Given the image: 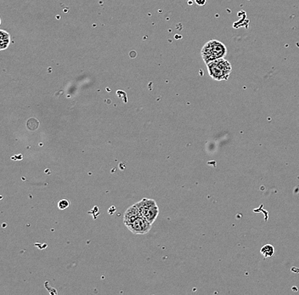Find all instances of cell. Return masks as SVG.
<instances>
[{
  "label": "cell",
  "mask_w": 299,
  "mask_h": 295,
  "mask_svg": "<svg viewBox=\"0 0 299 295\" xmlns=\"http://www.w3.org/2000/svg\"><path fill=\"white\" fill-rule=\"evenodd\" d=\"M261 254L264 255V258L272 257L275 254L274 246L270 245V244L264 245L261 249Z\"/></svg>",
  "instance_id": "obj_7"
},
{
  "label": "cell",
  "mask_w": 299,
  "mask_h": 295,
  "mask_svg": "<svg viewBox=\"0 0 299 295\" xmlns=\"http://www.w3.org/2000/svg\"><path fill=\"white\" fill-rule=\"evenodd\" d=\"M11 42V38L9 32L4 30H0V50H4L8 49Z\"/></svg>",
  "instance_id": "obj_6"
},
{
  "label": "cell",
  "mask_w": 299,
  "mask_h": 295,
  "mask_svg": "<svg viewBox=\"0 0 299 295\" xmlns=\"http://www.w3.org/2000/svg\"><path fill=\"white\" fill-rule=\"evenodd\" d=\"M142 216L141 213H140V209L136 204L133 205L131 207H128V209L126 210L123 215V222H124L125 225H130L132 223L134 222L135 219H138L139 217Z\"/></svg>",
  "instance_id": "obj_5"
},
{
  "label": "cell",
  "mask_w": 299,
  "mask_h": 295,
  "mask_svg": "<svg viewBox=\"0 0 299 295\" xmlns=\"http://www.w3.org/2000/svg\"><path fill=\"white\" fill-rule=\"evenodd\" d=\"M200 55L204 63L207 65L218 59L224 58L227 55V48L222 42L212 39L204 44Z\"/></svg>",
  "instance_id": "obj_1"
},
{
  "label": "cell",
  "mask_w": 299,
  "mask_h": 295,
  "mask_svg": "<svg viewBox=\"0 0 299 295\" xmlns=\"http://www.w3.org/2000/svg\"><path fill=\"white\" fill-rule=\"evenodd\" d=\"M207 0H196V3L199 6L205 5L206 3Z\"/></svg>",
  "instance_id": "obj_9"
},
{
  "label": "cell",
  "mask_w": 299,
  "mask_h": 295,
  "mask_svg": "<svg viewBox=\"0 0 299 295\" xmlns=\"http://www.w3.org/2000/svg\"><path fill=\"white\" fill-rule=\"evenodd\" d=\"M210 77L216 81L228 80L232 72V66L226 59L221 58L206 65Z\"/></svg>",
  "instance_id": "obj_2"
},
{
  "label": "cell",
  "mask_w": 299,
  "mask_h": 295,
  "mask_svg": "<svg viewBox=\"0 0 299 295\" xmlns=\"http://www.w3.org/2000/svg\"><path fill=\"white\" fill-rule=\"evenodd\" d=\"M58 206L60 209H66L69 207V202L67 201V199H62L59 202Z\"/></svg>",
  "instance_id": "obj_8"
},
{
  "label": "cell",
  "mask_w": 299,
  "mask_h": 295,
  "mask_svg": "<svg viewBox=\"0 0 299 295\" xmlns=\"http://www.w3.org/2000/svg\"><path fill=\"white\" fill-rule=\"evenodd\" d=\"M128 230L136 235H145L151 231V224L143 216L135 219L130 225H127Z\"/></svg>",
  "instance_id": "obj_4"
},
{
  "label": "cell",
  "mask_w": 299,
  "mask_h": 295,
  "mask_svg": "<svg viewBox=\"0 0 299 295\" xmlns=\"http://www.w3.org/2000/svg\"><path fill=\"white\" fill-rule=\"evenodd\" d=\"M136 205L140 209L141 215L151 224L154 223L159 213L157 202L152 199L144 198L140 202H137Z\"/></svg>",
  "instance_id": "obj_3"
}]
</instances>
